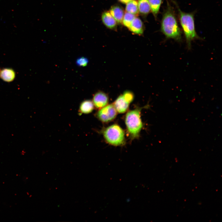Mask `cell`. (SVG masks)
<instances>
[{"instance_id":"cell-1","label":"cell","mask_w":222,"mask_h":222,"mask_svg":"<svg viewBox=\"0 0 222 222\" xmlns=\"http://www.w3.org/2000/svg\"><path fill=\"white\" fill-rule=\"evenodd\" d=\"M166 6L163 12L160 30L166 39L178 41L182 40V32L178 24L174 8L166 0Z\"/></svg>"},{"instance_id":"cell-2","label":"cell","mask_w":222,"mask_h":222,"mask_svg":"<svg viewBox=\"0 0 222 222\" xmlns=\"http://www.w3.org/2000/svg\"><path fill=\"white\" fill-rule=\"evenodd\" d=\"M178 11L180 23L184 33L188 49H191V42L196 39L201 38L197 34L195 27V11L186 13L181 10L177 2L173 1Z\"/></svg>"},{"instance_id":"cell-3","label":"cell","mask_w":222,"mask_h":222,"mask_svg":"<svg viewBox=\"0 0 222 222\" xmlns=\"http://www.w3.org/2000/svg\"><path fill=\"white\" fill-rule=\"evenodd\" d=\"M141 109L137 108L128 111L126 115L125 123L131 137H138L143 127L141 118Z\"/></svg>"},{"instance_id":"cell-4","label":"cell","mask_w":222,"mask_h":222,"mask_svg":"<svg viewBox=\"0 0 222 222\" xmlns=\"http://www.w3.org/2000/svg\"><path fill=\"white\" fill-rule=\"evenodd\" d=\"M103 133L106 142L111 145L119 146L125 143L124 132L117 124H113L107 127Z\"/></svg>"},{"instance_id":"cell-5","label":"cell","mask_w":222,"mask_h":222,"mask_svg":"<svg viewBox=\"0 0 222 222\" xmlns=\"http://www.w3.org/2000/svg\"><path fill=\"white\" fill-rule=\"evenodd\" d=\"M117 113L113 104H110L101 108L97 112V116L101 121L108 122L113 120L116 117Z\"/></svg>"},{"instance_id":"cell-6","label":"cell","mask_w":222,"mask_h":222,"mask_svg":"<svg viewBox=\"0 0 222 222\" xmlns=\"http://www.w3.org/2000/svg\"><path fill=\"white\" fill-rule=\"evenodd\" d=\"M92 101L94 105L97 108L101 109L107 105L109 98L105 93L98 91L94 95Z\"/></svg>"},{"instance_id":"cell-7","label":"cell","mask_w":222,"mask_h":222,"mask_svg":"<svg viewBox=\"0 0 222 222\" xmlns=\"http://www.w3.org/2000/svg\"><path fill=\"white\" fill-rule=\"evenodd\" d=\"M102 21L104 25L108 28L116 30L117 23L109 11L103 12L101 16Z\"/></svg>"},{"instance_id":"cell-8","label":"cell","mask_w":222,"mask_h":222,"mask_svg":"<svg viewBox=\"0 0 222 222\" xmlns=\"http://www.w3.org/2000/svg\"><path fill=\"white\" fill-rule=\"evenodd\" d=\"M130 103L124 97L122 94L120 95L115 101L113 105L117 112L125 113L128 109Z\"/></svg>"},{"instance_id":"cell-9","label":"cell","mask_w":222,"mask_h":222,"mask_svg":"<svg viewBox=\"0 0 222 222\" xmlns=\"http://www.w3.org/2000/svg\"><path fill=\"white\" fill-rule=\"evenodd\" d=\"M129 29L131 32L135 34L141 35L143 33L144 27L141 19L136 17L132 21Z\"/></svg>"},{"instance_id":"cell-10","label":"cell","mask_w":222,"mask_h":222,"mask_svg":"<svg viewBox=\"0 0 222 222\" xmlns=\"http://www.w3.org/2000/svg\"><path fill=\"white\" fill-rule=\"evenodd\" d=\"M109 12L117 23H122L125 13L123 9L120 5L116 4L113 6Z\"/></svg>"},{"instance_id":"cell-11","label":"cell","mask_w":222,"mask_h":222,"mask_svg":"<svg viewBox=\"0 0 222 222\" xmlns=\"http://www.w3.org/2000/svg\"><path fill=\"white\" fill-rule=\"evenodd\" d=\"M15 77V72L12 68H5L0 70V78L5 82H11L14 80Z\"/></svg>"},{"instance_id":"cell-12","label":"cell","mask_w":222,"mask_h":222,"mask_svg":"<svg viewBox=\"0 0 222 222\" xmlns=\"http://www.w3.org/2000/svg\"><path fill=\"white\" fill-rule=\"evenodd\" d=\"M138 2L139 13L143 16H146L151 11L148 0H138Z\"/></svg>"},{"instance_id":"cell-13","label":"cell","mask_w":222,"mask_h":222,"mask_svg":"<svg viewBox=\"0 0 222 222\" xmlns=\"http://www.w3.org/2000/svg\"><path fill=\"white\" fill-rule=\"evenodd\" d=\"M93 102L90 100L83 101L80 106V111L81 113L88 114L91 113L94 109Z\"/></svg>"},{"instance_id":"cell-14","label":"cell","mask_w":222,"mask_h":222,"mask_svg":"<svg viewBox=\"0 0 222 222\" xmlns=\"http://www.w3.org/2000/svg\"><path fill=\"white\" fill-rule=\"evenodd\" d=\"M126 4V12L138 16L139 14L138 2L135 0H132Z\"/></svg>"},{"instance_id":"cell-15","label":"cell","mask_w":222,"mask_h":222,"mask_svg":"<svg viewBox=\"0 0 222 222\" xmlns=\"http://www.w3.org/2000/svg\"><path fill=\"white\" fill-rule=\"evenodd\" d=\"M151 8V11L155 18L159 12L163 0H148Z\"/></svg>"},{"instance_id":"cell-16","label":"cell","mask_w":222,"mask_h":222,"mask_svg":"<svg viewBox=\"0 0 222 222\" xmlns=\"http://www.w3.org/2000/svg\"><path fill=\"white\" fill-rule=\"evenodd\" d=\"M136 17V16L132 14L126 12L124 13L121 23L124 26L129 28L132 21Z\"/></svg>"},{"instance_id":"cell-17","label":"cell","mask_w":222,"mask_h":222,"mask_svg":"<svg viewBox=\"0 0 222 222\" xmlns=\"http://www.w3.org/2000/svg\"><path fill=\"white\" fill-rule=\"evenodd\" d=\"M88 62V60L84 57H81L78 58L76 61V64L79 67L86 66Z\"/></svg>"},{"instance_id":"cell-18","label":"cell","mask_w":222,"mask_h":222,"mask_svg":"<svg viewBox=\"0 0 222 222\" xmlns=\"http://www.w3.org/2000/svg\"><path fill=\"white\" fill-rule=\"evenodd\" d=\"M125 99L130 103L133 101L134 98L133 93L131 91H126L122 94Z\"/></svg>"},{"instance_id":"cell-19","label":"cell","mask_w":222,"mask_h":222,"mask_svg":"<svg viewBox=\"0 0 222 222\" xmlns=\"http://www.w3.org/2000/svg\"><path fill=\"white\" fill-rule=\"evenodd\" d=\"M119 1L123 3H127L132 0H118Z\"/></svg>"},{"instance_id":"cell-20","label":"cell","mask_w":222,"mask_h":222,"mask_svg":"<svg viewBox=\"0 0 222 222\" xmlns=\"http://www.w3.org/2000/svg\"></svg>"}]
</instances>
